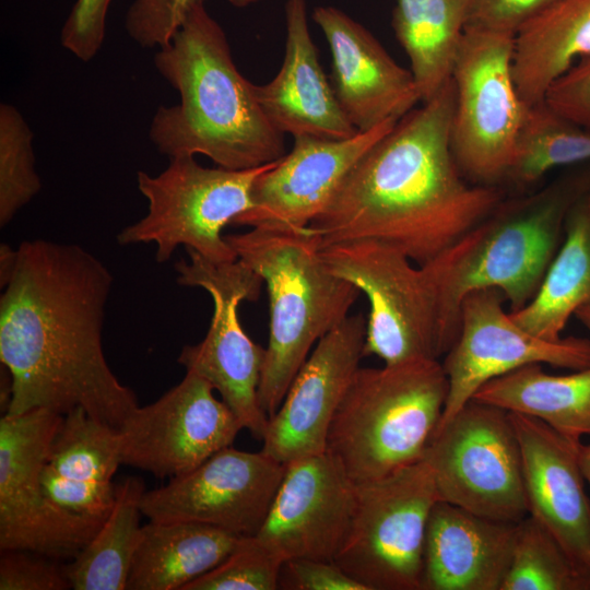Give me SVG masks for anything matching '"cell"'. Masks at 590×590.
I'll use <instances>...</instances> for the list:
<instances>
[{
    "mask_svg": "<svg viewBox=\"0 0 590 590\" xmlns=\"http://www.w3.org/2000/svg\"><path fill=\"white\" fill-rule=\"evenodd\" d=\"M468 17L469 0H396L391 25L422 103L451 80Z\"/></svg>",
    "mask_w": 590,
    "mask_h": 590,
    "instance_id": "obj_29",
    "label": "cell"
},
{
    "mask_svg": "<svg viewBox=\"0 0 590 590\" xmlns=\"http://www.w3.org/2000/svg\"><path fill=\"white\" fill-rule=\"evenodd\" d=\"M261 0H228V2L236 8H245Z\"/></svg>",
    "mask_w": 590,
    "mask_h": 590,
    "instance_id": "obj_44",
    "label": "cell"
},
{
    "mask_svg": "<svg viewBox=\"0 0 590 590\" xmlns=\"http://www.w3.org/2000/svg\"><path fill=\"white\" fill-rule=\"evenodd\" d=\"M357 484L329 452L298 459L285 472L256 538L284 562H334L356 506Z\"/></svg>",
    "mask_w": 590,
    "mask_h": 590,
    "instance_id": "obj_18",
    "label": "cell"
},
{
    "mask_svg": "<svg viewBox=\"0 0 590 590\" xmlns=\"http://www.w3.org/2000/svg\"><path fill=\"white\" fill-rule=\"evenodd\" d=\"M283 564L256 536L241 538L224 560L184 590H275Z\"/></svg>",
    "mask_w": 590,
    "mask_h": 590,
    "instance_id": "obj_34",
    "label": "cell"
},
{
    "mask_svg": "<svg viewBox=\"0 0 590 590\" xmlns=\"http://www.w3.org/2000/svg\"><path fill=\"white\" fill-rule=\"evenodd\" d=\"M398 121L388 120L371 130L340 140L294 137L292 150L256 178L251 206L233 224L267 228L308 227L355 163Z\"/></svg>",
    "mask_w": 590,
    "mask_h": 590,
    "instance_id": "obj_19",
    "label": "cell"
},
{
    "mask_svg": "<svg viewBox=\"0 0 590 590\" xmlns=\"http://www.w3.org/2000/svg\"><path fill=\"white\" fill-rule=\"evenodd\" d=\"M145 485L139 476L116 484L113 507L84 548L64 563L74 590H125L139 540Z\"/></svg>",
    "mask_w": 590,
    "mask_h": 590,
    "instance_id": "obj_30",
    "label": "cell"
},
{
    "mask_svg": "<svg viewBox=\"0 0 590 590\" xmlns=\"http://www.w3.org/2000/svg\"><path fill=\"white\" fill-rule=\"evenodd\" d=\"M436 502L423 460L357 484L352 523L334 563L366 590H421L425 531Z\"/></svg>",
    "mask_w": 590,
    "mask_h": 590,
    "instance_id": "obj_10",
    "label": "cell"
},
{
    "mask_svg": "<svg viewBox=\"0 0 590 590\" xmlns=\"http://www.w3.org/2000/svg\"><path fill=\"white\" fill-rule=\"evenodd\" d=\"M62 416L37 409L0 420V550L69 562L106 519L69 511L44 492L40 474Z\"/></svg>",
    "mask_w": 590,
    "mask_h": 590,
    "instance_id": "obj_13",
    "label": "cell"
},
{
    "mask_svg": "<svg viewBox=\"0 0 590 590\" xmlns=\"http://www.w3.org/2000/svg\"><path fill=\"white\" fill-rule=\"evenodd\" d=\"M544 103L564 118L590 130V57L581 59L554 81Z\"/></svg>",
    "mask_w": 590,
    "mask_h": 590,
    "instance_id": "obj_39",
    "label": "cell"
},
{
    "mask_svg": "<svg viewBox=\"0 0 590 590\" xmlns=\"http://www.w3.org/2000/svg\"><path fill=\"white\" fill-rule=\"evenodd\" d=\"M542 365L528 364L496 377L472 399L539 420L573 440L590 435V367L552 375Z\"/></svg>",
    "mask_w": 590,
    "mask_h": 590,
    "instance_id": "obj_28",
    "label": "cell"
},
{
    "mask_svg": "<svg viewBox=\"0 0 590 590\" xmlns=\"http://www.w3.org/2000/svg\"><path fill=\"white\" fill-rule=\"evenodd\" d=\"M71 589L64 563L27 551L1 550L0 590Z\"/></svg>",
    "mask_w": 590,
    "mask_h": 590,
    "instance_id": "obj_36",
    "label": "cell"
},
{
    "mask_svg": "<svg viewBox=\"0 0 590 590\" xmlns=\"http://www.w3.org/2000/svg\"><path fill=\"white\" fill-rule=\"evenodd\" d=\"M422 460L438 500L504 522L528 515L521 447L509 412L470 400L438 424Z\"/></svg>",
    "mask_w": 590,
    "mask_h": 590,
    "instance_id": "obj_9",
    "label": "cell"
},
{
    "mask_svg": "<svg viewBox=\"0 0 590 590\" xmlns=\"http://www.w3.org/2000/svg\"><path fill=\"white\" fill-rule=\"evenodd\" d=\"M367 317L349 315L322 337L302 365L262 439L280 463L326 452L332 417L364 358Z\"/></svg>",
    "mask_w": 590,
    "mask_h": 590,
    "instance_id": "obj_17",
    "label": "cell"
},
{
    "mask_svg": "<svg viewBox=\"0 0 590 590\" xmlns=\"http://www.w3.org/2000/svg\"><path fill=\"white\" fill-rule=\"evenodd\" d=\"M189 260L175 264L181 286L200 287L213 302V315L202 341L185 345L178 363L209 381L253 438L262 440L269 417L258 389L266 347L253 342L238 317L241 302L259 298L263 281L239 260L210 261L187 250Z\"/></svg>",
    "mask_w": 590,
    "mask_h": 590,
    "instance_id": "obj_11",
    "label": "cell"
},
{
    "mask_svg": "<svg viewBox=\"0 0 590 590\" xmlns=\"http://www.w3.org/2000/svg\"><path fill=\"white\" fill-rule=\"evenodd\" d=\"M312 19L330 47L335 96L357 131L398 121L422 102L411 70L362 24L332 5L316 7Z\"/></svg>",
    "mask_w": 590,
    "mask_h": 590,
    "instance_id": "obj_20",
    "label": "cell"
},
{
    "mask_svg": "<svg viewBox=\"0 0 590 590\" xmlns=\"http://www.w3.org/2000/svg\"><path fill=\"white\" fill-rule=\"evenodd\" d=\"M158 175L137 174L148 213L117 235L120 245L155 244L156 261L166 262L184 246L214 262L236 260L223 229L251 206L256 178L276 161L234 170L204 167L194 156L169 158Z\"/></svg>",
    "mask_w": 590,
    "mask_h": 590,
    "instance_id": "obj_7",
    "label": "cell"
},
{
    "mask_svg": "<svg viewBox=\"0 0 590 590\" xmlns=\"http://www.w3.org/2000/svg\"><path fill=\"white\" fill-rule=\"evenodd\" d=\"M577 457L582 475L590 485V444L585 445L580 440L577 445Z\"/></svg>",
    "mask_w": 590,
    "mask_h": 590,
    "instance_id": "obj_42",
    "label": "cell"
},
{
    "mask_svg": "<svg viewBox=\"0 0 590 590\" xmlns=\"http://www.w3.org/2000/svg\"><path fill=\"white\" fill-rule=\"evenodd\" d=\"M500 590H590V577L542 523L527 515L516 522Z\"/></svg>",
    "mask_w": 590,
    "mask_h": 590,
    "instance_id": "obj_32",
    "label": "cell"
},
{
    "mask_svg": "<svg viewBox=\"0 0 590 590\" xmlns=\"http://www.w3.org/2000/svg\"><path fill=\"white\" fill-rule=\"evenodd\" d=\"M515 35L467 27L455 62L451 150L472 184L506 181L529 107L514 74Z\"/></svg>",
    "mask_w": 590,
    "mask_h": 590,
    "instance_id": "obj_8",
    "label": "cell"
},
{
    "mask_svg": "<svg viewBox=\"0 0 590 590\" xmlns=\"http://www.w3.org/2000/svg\"><path fill=\"white\" fill-rule=\"evenodd\" d=\"M205 0H134L125 17V28L143 48H161L174 36L189 12Z\"/></svg>",
    "mask_w": 590,
    "mask_h": 590,
    "instance_id": "obj_35",
    "label": "cell"
},
{
    "mask_svg": "<svg viewBox=\"0 0 590 590\" xmlns=\"http://www.w3.org/2000/svg\"><path fill=\"white\" fill-rule=\"evenodd\" d=\"M285 472L264 453L221 449L193 470L145 491L141 509L150 521L209 524L240 538L261 529Z\"/></svg>",
    "mask_w": 590,
    "mask_h": 590,
    "instance_id": "obj_14",
    "label": "cell"
},
{
    "mask_svg": "<svg viewBox=\"0 0 590 590\" xmlns=\"http://www.w3.org/2000/svg\"><path fill=\"white\" fill-rule=\"evenodd\" d=\"M575 317L587 329L590 335V302L579 308L576 311Z\"/></svg>",
    "mask_w": 590,
    "mask_h": 590,
    "instance_id": "obj_43",
    "label": "cell"
},
{
    "mask_svg": "<svg viewBox=\"0 0 590 590\" xmlns=\"http://www.w3.org/2000/svg\"><path fill=\"white\" fill-rule=\"evenodd\" d=\"M109 269L76 244L24 240L0 298V361L10 375L5 413L82 409L119 429L139 406L103 349Z\"/></svg>",
    "mask_w": 590,
    "mask_h": 590,
    "instance_id": "obj_1",
    "label": "cell"
},
{
    "mask_svg": "<svg viewBox=\"0 0 590 590\" xmlns=\"http://www.w3.org/2000/svg\"><path fill=\"white\" fill-rule=\"evenodd\" d=\"M590 302V189L571 204L564 235L532 299L509 311L528 332L550 341L562 338L571 316Z\"/></svg>",
    "mask_w": 590,
    "mask_h": 590,
    "instance_id": "obj_27",
    "label": "cell"
},
{
    "mask_svg": "<svg viewBox=\"0 0 590 590\" xmlns=\"http://www.w3.org/2000/svg\"><path fill=\"white\" fill-rule=\"evenodd\" d=\"M113 0H75L61 28L64 49L82 61L92 60L103 46L106 17Z\"/></svg>",
    "mask_w": 590,
    "mask_h": 590,
    "instance_id": "obj_37",
    "label": "cell"
},
{
    "mask_svg": "<svg viewBox=\"0 0 590 590\" xmlns=\"http://www.w3.org/2000/svg\"><path fill=\"white\" fill-rule=\"evenodd\" d=\"M320 253L333 274L368 298L364 357L397 364L441 356L436 302L420 266L399 249L369 239L329 244Z\"/></svg>",
    "mask_w": 590,
    "mask_h": 590,
    "instance_id": "obj_12",
    "label": "cell"
},
{
    "mask_svg": "<svg viewBox=\"0 0 590 590\" xmlns=\"http://www.w3.org/2000/svg\"><path fill=\"white\" fill-rule=\"evenodd\" d=\"M455 97L450 80L364 153L309 225L321 247L376 240L422 266L497 208L504 192L470 182L455 160Z\"/></svg>",
    "mask_w": 590,
    "mask_h": 590,
    "instance_id": "obj_2",
    "label": "cell"
},
{
    "mask_svg": "<svg viewBox=\"0 0 590 590\" xmlns=\"http://www.w3.org/2000/svg\"><path fill=\"white\" fill-rule=\"evenodd\" d=\"M241 538L213 526L150 521L141 527L127 590H184L224 560Z\"/></svg>",
    "mask_w": 590,
    "mask_h": 590,
    "instance_id": "obj_25",
    "label": "cell"
},
{
    "mask_svg": "<svg viewBox=\"0 0 590 590\" xmlns=\"http://www.w3.org/2000/svg\"><path fill=\"white\" fill-rule=\"evenodd\" d=\"M33 133L12 105H0V225L5 226L40 190Z\"/></svg>",
    "mask_w": 590,
    "mask_h": 590,
    "instance_id": "obj_33",
    "label": "cell"
},
{
    "mask_svg": "<svg viewBox=\"0 0 590 590\" xmlns=\"http://www.w3.org/2000/svg\"><path fill=\"white\" fill-rule=\"evenodd\" d=\"M585 163H590V130L543 102L529 107L506 181L528 187L552 169Z\"/></svg>",
    "mask_w": 590,
    "mask_h": 590,
    "instance_id": "obj_31",
    "label": "cell"
},
{
    "mask_svg": "<svg viewBox=\"0 0 590 590\" xmlns=\"http://www.w3.org/2000/svg\"><path fill=\"white\" fill-rule=\"evenodd\" d=\"M225 240L267 286L269 340L258 398L270 418L314 345L349 316L361 291L328 269L310 226L250 227Z\"/></svg>",
    "mask_w": 590,
    "mask_h": 590,
    "instance_id": "obj_5",
    "label": "cell"
},
{
    "mask_svg": "<svg viewBox=\"0 0 590 590\" xmlns=\"http://www.w3.org/2000/svg\"><path fill=\"white\" fill-rule=\"evenodd\" d=\"M213 391L204 378L186 371L156 401L139 405L118 429L122 464L173 479L232 446L244 428Z\"/></svg>",
    "mask_w": 590,
    "mask_h": 590,
    "instance_id": "obj_16",
    "label": "cell"
},
{
    "mask_svg": "<svg viewBox=\"0 0 590 590\" xmlns=\"http://www.w3.org/2000/svg\"><path fill=\"white\" fill-rule=\"evenodd\" d=\"M516 523L438 500L425 531L421 590H500Z\"/></svg>",
    "mask_w": 590,
    "mask_h": 590,
    "instance_id": "obj_23",
    "label": "cell"
},
{
    "mask_svg": "<svg viewBox=\"0 0 590 590\" xmlns=\"http://www.w3.org/2000/svg\"><path fill=\"white\" fill-rule=\"evenodd\" d=\"M510 413V412H509ZM520 441L528 515L542 523L590 577V499L577 445L543 422L510 413Z\"/></svg>",
    "mask_w": 590,
    "mask_h": 590,
    "instance_id": "obj_21",
    "label": "cell"
},
{
    "mask_svg": "<svg viewBox=\"0 0 590 590\" xmlns=\"http://www.w3.org/2000/svg\"><path fill=\"white\" fill-rule=\"evenodd\" d=\"M16 249L13 250L9 245L2 244L0 249V280L1 287L8 282L15 262Z\"/></svg>",
    "mask_w": 590,
    "mask_h": 590,
    "instance_id": "obj_41",
    "label": "cell"
},
{
    "mask_svg": "<svg viewBox=\"0 0 590 590\" xmlns=\"http://www.w3.org/2000/svg\"><path fill=\"white\" fill-rule=\"evenodd\" d=\"M590 57V0H556L515 35L512 74L528 106L544 102L551 84Z\"/></svg>",
    "mask_w": 590,
    "mask_h": 590,
    "instance_id": "obj_26",
    "label": "cell"
},
{
    "mask_svg": "<svg viewBox=\"0 0 590 590\" xmlns=\"http://www.w3.org/2000/svg\"><path fill=\"white\" fill-rule=\"evenodd\" d=\"M285 52L278 74L253 84L255 96L271 123L283 134L340 140L357 131L343 113L319 62L307 22L305 0H287Z\"/></svg>",
    "mask_w": 590,
    "mask_h": 590,
    "instance_id": "obj_22",
    "label": "cell"
},
{
    "mask_svg": "<svg viewBox=\"0 0 590 590\" xmlns=\"http://www.w3.org/2000/svg\"><path fill=\"white\" fill-rule=\"evenodd\" d=\"M120 464L118 429L75 409L62 416L40 481L45 494L58 506L106 518L115 499L113 477Z\"/></svg>",
    "mask_w": 590,
    "mask_h": 590,
    "instance_id": "obj_24",
    "label": "cell"
},
{
    "mask_svg": "<svg viewBox=\"0 0 590 590\" xmlns=\"http://www.w3.org/2000/svg\"><path fill=\"white\" fill-rule=\"evenodd\" d=\"M556 0H469L467 27L516 35Z\"/></svg>",
    "mask_w": 590,
    "mask_h": 590,
    "instance_id": "obj_38",
    "label": "cell"
},
{
    "mask_svg": "<svg viewBox=\"0 0 590 590\" xmlns=\"http://www.w3.org/2000/svg\"><path fill=\"white\" fill-rule=\"evenodd\" d=\"M154 64L180 97L153 116L149 135L161 154L204 155L234 170L285 155L284 134L263 113L253 83L236 68L225 32L204 4L158 48Z\"/></svg>",
    "mask_w": 590,
    "mask_h": 590,
    "instance_id": "obj_3",
    "label": "cell"
},
{
    "mask_svg": "<svg viewBox=\"0 0 590 590\" xmlns=\"http://www.w3.org/2000/svg\"><path fill=\"white\" fill-rule=\"evenodd\" d=\"M279 588L292 590H366L334 562L293 558L284 562Z\"/></svg>",
    "mask_w": 590,
    "mask_h": 590,
    "instance_id": "obj_40",
    "label": "cell"
},
{
    "mask_svg": "<svg viewBox=\"0 0 590 590\" xmlns=\"http://www.w3.org/2000/svg\"><path fill=\"white\" fill-rule=\"evenodd\" d=\"M588 189L590 165L528 196L504 199L479 224L420 266L436 302L441 355L458 338L461 304L471 292L497 288L510 311L532 299L560 245L571 204Z\"/></svg>",
    "mask_w": 590,
    "mask_h": 590,
    "instance_id": "obj_4",
    "label": "cell"
},
{
    "mask_svg": "<svg viewBox=\"0 0 590 590\" xmlns=\"http://www.w3.org/2000/svg\"><path fill=\"white\" fill-rule=\"evenodd\" d=\"M448 389L434 358L359 367L332 417L326 451L356 484L422 460Z\"/></svg>",
    "mask_w": 590,
    "mask_h": 590,
    "instance_id": "obj_6",
    "label": "cell"
},
{
    "mask_svg": "<svg viewBox=\"0 0 590 590\" xmlns=\"http://www.w3.org/2000/svg\"><path fill=\"white\" fill-rule=\"evenodd\" d=\"M505 302L497 288L473 291L462 300L459 334L441 363L449 389L440 422L472 400L484 384L521 366L590 367V339L539 338L511 319Z\"/></svg>",
    "mask_w": 590,
    "mask_h": 590,
    "instance_id": "obj_15",
    "label": "cell"
}]
</instances>
